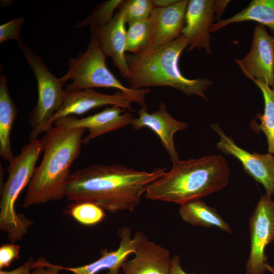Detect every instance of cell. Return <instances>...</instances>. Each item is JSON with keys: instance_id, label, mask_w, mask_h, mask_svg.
Returning <instances> with one entry per match:
<instances>
[{"instance_id": "cell-1", "label": "cell", "mask_w": 274, "mask_h": 274, "mask_svg": "<svg viewBox=\"0 0 274 274\" xmlns=\"http://www.w3.org/2000/svg\"><path fill=\"white\" fill-rule=\"evenodd\" d=\"M166 170L159 167L147 172L119 164L90 165L71 174L65 197L74 203H94L111 213L132 212L147 187Z\"/></svg>"}, {"instance_id": "cell-2", "label": "cell", "mask_w": 274, "mask_h": 274, "mask_svg": "<svg viewBox=\"0 0 274 274\" xmlns=\"http://www.w3.org/2000/svg\"><path fill=\"white\" fill-rule=\"evenodd\" d=\"M85 131L55 126L46 132L41 140L43 159L28 185L23 208L65 197L71 167L80 154Z\"/></svg>"}, {"instance_id": "cell-3", "label": "cell", "mask_w": 274, "mask_h": 274, "mask_svg": "<svg viewBox=\"0 0 274 274\" xmlns=\"http://www.w3.org/2000/svg\"><path fill=\"white\" fill-rule=\"evenodd\" d=\"M229 175L227 163L221 155L178 160L173 162L168 172L147 187L145 194L149 199L181 205L223 189Z\"/></svg>"}, {"instance_id": "cell-4", "label": "cell", "mask_w": 274, "mask_h": 274, "mask_svg": "<svg viewBox=\"0 0 274 274\" xmlns=\"http://www.w3.org/2000/svg\"><path fill=\"white\" fill-rule=\"evenodd\" d=\"M189 46L183 35L163 45H151L141 52L126 55L128 69L126 81L134 89L168 86L188 95L207 99L204 93L212 84L210 79H190L181 72L180 56Z\"/></svg>"}, {"instance_id": "cell-5", "label": "cell", "mask_w": 274, "mask_h": 274, "mask_svg": "<svg viewBox=\"0 0 274 274\" xmlns=\"http://www.w3.org/2000/svg\"><path fill=\"white\" fill-rule=\"evenodd\" d=\"M42 151L41 140L29 141L7 168L8 178L1 188L0 229L7 233L10 243L22 239L33 224L24 214L16 212L15 203L21 192L29 184Z\"/></svg>"}, {"instance_id": "cell-6", "label": "cell", "mask_w": 274, "mask_h": 274, "mask_svg": "<svg viewBox=\"0 0 274 274\" xmlns=\"http://www.w3.org/2000/svg\"><path fill=\"white\" fill-rule=\"evenodd\" d=\"M106 58L97 41L91 36L86 50L68 60L67 71L61 77L65 82L72 81L65 91L95 87L114 88L133 97L142 108L147 109L146 96L150 89H134L125 86L108 68Z\"/></svg>"}, {"instance_id": "cell-7", "label": "cell", "mask_w": 274, "mask_h": 274, "mask_svg": "<svg viewBox=\"0 0 274 274\" xmlns=\"http://www.w3.org/2000/svg\"><path fill=\"white\" fill-rule=\"evenodd\" d=\"M18 45L37 84L38 101L29 115V122L32 127L29 135L31 141L38 139L41 133L53 127V118L64 99L65 91L63 87L66 82L50 72L44 59L33 49L22 42Z\"/></svg>"}, {"instance_id": "cell-8", "label": "cell", "mask_w": 274, "mask_h": 274, "mask_svg": "<svg viewBox=\"0 0 274 274\" xmlns=\"http://www.w3.org/2000/svg\"><path fill=\"white\" fill-rule=\"evenodd\" d=\"M250 251L246 274H264L268 264L264 254L266 246L274 239V201L270 196L262 195L249 221Z\"/></svg>"}, {"instance_id": "cell-9", "label": "cell", "mask_w": 274, "mask_h": 274, "mask_svg": "<svg viewBox=\"0 0 274 274\" xmlns=\"http://www.w3.org/2000/svg\"><path fill=\"white\" fill-rule=\"evenodd\" d=\"M230 1L189 0L185 23L181 35L188 40V51L204 49L211 55V29L214 22L223 13Z\"/></svg>"}, {"instance_id": "cell-10", "label": "cell", "mask_w": 274, "mask_h": 274, "mask_svg": "<svg viewBox=\"0 0 274 274\" xmlns=\"http://www.w3.org/2000/svg\"><path fill=\"white\" fill-rule=\"evenodd\" d=\"M234 61L248 78L262 81L274 89V37L264 26H255L249 52Z\"/></svg>"}, {"instance_id": "cell-11", "label": "cell", "mask_w": 274, "mask_h": 274, "mask_svg": "<svg viewBox=\"0 0 274 274\" xmlns=\"http://www.w3.org/2000/svg\"><path fill=\"white\" fill-rule=\"evenodd\" d=\"M212 129L220 136L216 144L218 149L225 154L231 155L243 164L245 172L264 187L266 194H274V156L266 154L251 153L238 147L222 130L218 124H212Z\"/></svg>"}, {"instance_id": "cell-12", "label": "cell", "mask_w": 274, "mask_h": 274, "mask_svg": "<svg viewBox=\"0 0 274 274\" xmlns=\"http://www.w3.org/2000/svg\"><path fill=\"white\" fill-rule=\"evenodd\" d=\"M133 115L118 106H112L102 111L83 118L68 116L56 120L54 124L66 129H88V134L83 139V144L110 131L131 125Z\"/></svg>"}, {"instance_id": "cell-13", "label": "cell", "mask_w": 274, "mask_h": 274, "mask_svg": "<svg viewBox=\"0 0 274 274\" xmlns=\"http://www.w3.org/2000/svg\"><path fill=\"white\" fill-rule=\"evenodd\" d=\"M132 102H136L133 97L118 90L112 94L98 92L93 89L65 91L63 102L54 116L52 123L62 117L81 115L108 105L118 106L133 112L130 105Z\"/></svg>"}, {"instance_id": "cell-14", "label": "cell", "mask_w": 274, "mask_h": 274, "mask_svg": "<svg viewBox=\"0 0 274 274\" xmlns=\"http://www.w3.org/2000/svg\"><path fill=\"white\" fill-rule=\"evenodd\" d=\"M120 238L118 248L114 251H101V256L95 261L80 266L67 267L59 265L61 269L71 271L73 274H96L103 270L108 269L107 274H119V270L128 256L134 253L138 246L147 238L142 231H137L133 237L131 230L124 226L117 231Z\"/></svg>"}, {"instance_id": "cell-15", "label": "cell", "mask_w": 274, "mask_h": 274, "mask_svg": "<svg viewBox=\"0 0 274 274\" xmlns=\"http://www.w3.org/2000/svg\"><path fill=\"white\" fill-rule=\"evenodd\" d=\"M126 22L123 11L118 9L113 18L106 25L90 27L91 36L99 44L102 52L111 58L115 66L126 79L128 69L125 52L126 40Z\"/></svg>"}, {"instance_id": "cell-16", "label": "cell", "mask_w": 274, "mask_h": 274, "mask_svg": "<svg viewBox=\"0 0 274 274\" xmlns=\"http://www.w3.org/2000/svg\"><path fill=\"white\" fill-rule=\"evenodd\" d=\"M139 117L133 118L131 125L134 129L139 130L148 127L159 138L173 162L179 160L175 149L174 135L178 131L188 128V124L175 119L167 111L166 104L161 102L159 108L149 113L147 109L141 108Z\"/></svg>"}, {"instance_id": "cell-17", "label": "cell", "mask_w": 274, "mask_h": 274, "mask_svg": "<svg viewBox=\"0 0 274 274\" xmlns=\"http://www.w3.org/2000/svg\"><path fill=\"white\" fill-rule=\"evenodd\" d=\"M188 1L178 0L168 7L154 8L148 18L151 26L152 45L167 44L181 35Z\"/></svg>"}, {"instance_id": "cell-18", "label": "cell", "mask_w": 274, "mask_h": 274, "mask_svg": "<svg viewBox=\"0 0 274 274\" xmlns=\"http://www.w3.org/2000/svg\"><path fill=\"white\" fill-rule=\"evenodd\" d=\"M134 257L126 260L121 269L124 274H169L172 258L169 251L147 238L141 243Z\"/></svg>"}, {"instance_id": "cell-19", "label": "cell", "mask_w": 274, "mask_h": 274, "mask_svg": "<svg viewBox=\"0 0 274 274\" xmlns=\"http://www.w3.org/2000/svg\"><path fill=\"white\" fill-rule=\"evenodd\" d=\"M17 115V109L8 87L7 77L0 76V155L10 162L14 158L11 148L10 135Z\"/></svg>"}, {"instance_id": "cell-20", "label": "cell", "mask_w": 274, "mask_h": 274, "mask_svg": "<svg viewBox=\"0 0 274 274\" xmlns=\"http://www.w3.org/2000/svg\"><path fill=\"white\" fill-rule=\"evenodd\" d=\"M253 21L269 28L274 37V0H253L248 6L232 17L213 24L214 32L233 23Z\"/></svg>"}, {"instance_id": "cell-21", "label": "cell", "mask_w": 274, "mask_h": 274, "mask_svg": "<svg viewBox=\"0 0 274 274\" xmlns=\"http://www.w3.org/2000/svg\"><path fill=\"white\" fill-rule=\"evenodd\" d=\"M179 214L185 222L196 226L215 227L231 233L232 230L217 210L197 199L180 205Z\"/></svg>"}, {"instance_id": "cell-22", "label": "cell", "mask_w": 274, "mask_h": 274, "mask_svg": "<svg viewBox=\"0 0 274 274\" xmlns=\"http://www.w3.org/2000/svg\"><path fill=\"white\" fill-rule=\"evenodd\" d=\"M249 79L261 90L264 101V113H258L256 115L260 123L253 120L251 127L255 131L263 132L267 139L268 153L274 156V89L262 81Z\"/></svg>"}, {"instance_id": "cell-23", "label": "cell", "mask_w": 274, "mask_h": 274, "mask_svg": "<svg viewBox=\"0 0 274 274\" xmlns=\"http://www.w3.org/2000/svg\"><path fill=\"white\" fill-rule=\"evenodd\" d=\"M128 25L126 51L136 54L152 45V30L149 19L134 21Z\"/></svg>"}, {"instance_id": "cell-24", "label": "cell", "mask_w": 274, "mask_h": 274, "mask_svg": "<svg viewBox=\"0 0 274 274\" xmlns=\"http://www.w3.org/2000/svg\"><path fill=\"white\" fill-rule=\"evenodd\" d=\"M123 0H107L99 3L83 21L74 27L81 28L89 26L98 27L107 24L114 17V12L118 10Z\"/></svg>"}, {"instance_id": "cell-25", "label": "cell", "mask_w": 274, "mask_h": 274, "mask_svg": "<svg viewBox=\"0 0 274 274\" xmlns=\"http://www.w3.org/2000/svg\"><path fill=\"white\" fill-rule=\"evenodd\" d=\"M68 214L77 222L86 226L95 225L105 217L102 208L87 202L73 203L71 205Z\"/></svg>"}, {"instance_id": "cell-26", "label": "cell", "mask_w": 274, "mask_h": 274, "mask_svg": "<svg viewBox=\"0 0 274 274\" xmlns=\"http://www.w3.org/2000/svg\"><path fill=\"white\" fill-rule=\"evenodd\" d=\"M154 8L152 0H127L123 1L119 9L123 11L125 22L128 24L148 19Z\"/></svg>"}, {"instance_id": "cell-27", "label": "cell", "mask_w": 274, "mask_h": 274, "mask_svg": "<svg viewBox=\"0 0 274 274\" xmlns=\"http://www.w3.org/2000/svg\"><path fill=\"white\" fill-rule=\"evenodd\" d=\"M24 18L19 17L0 25V43L8 40H15L18 43L21 41V29Z\"/></svg>"}, {"instance_id": "cell-28", "label": "cell", "mask_w": 274, "mask_h": 274, "mask_svg": "<svg viewBox=\"0 0 274 274\" xmlns=\"http://www.w3.org/2000/svg\"><path fill=\"white\" fill-rule=\"evenodd\" d=\"M20 246L14 243L4 244L0 247V269L9 267L13 261L20 258Z\"/></svg>"}, {"instance_id": "cell-29", "label": "cell", "mask_w": 274, "mask_h": 274, "mask_svg": "<svg viewBox=\"0 0 274 274\" xmlns=\"http://www.w3.org/2000/svg\"><path fill=\"white\" fill-rule=\"evenodd\" d=\"M32 269V274H60L59 271L62 270L59 265L52 264L42 257L33 262Z\"/></svg>"}, {"instance_id": "cell-30", "label": "cell", "mask_w": 274, "mask_h": 274, "mask_svg": "<svg viewBox=\"0 0 274 274\" xmlns=\"http://www.w3.org/2000/svg\"><path fill=\"white\" fill-rule=\"evenodd\" d=\"M35 260L32 257H29L20 266L10 271L0 270V274H32L30 270Z\"/></svg>"}, {"instance_id": "cell-31", "label": "cell", "mask_w": 274, "mask_h": 274, "mask_svg": "<svg viewBox=\"0 0 274 274\" xmlns=\"http://www.w3.org/2000/svg\"><path fill=\"white\" fill-rule=\"evenodd\" d=\"M169 274H189L187 273L181 266L180 258L179 255H175L172 257V264Z\"/></svg>"}, {"instance_id": "cell-32", "label": "cell", "mask_w": 274, "mask_h": 274, "mask_svg": "<svg viewBox=\"0 0 274 274\" xmlns=\"http://www.w3.org/2000/svg\"><path fill=\"white\" fill-rule=\"evenodd\" d=\"M178 0H152L155 8H163L168 7L175 3Z\"/></svg>"}, {"instance_id": "cell-33", "label": "cell", "mask_w": 274, "mask_h": 274, "mask_svg": "<svg viewBox=\"0 0 274 274\" xmlns=\"http://www.w3.org/2000/svg\"><path fill=\"white\" fill-rule=\"evenodd\" d=\"M270 270H269V271H270L271 272H272L274 274V270H273V268H271L270 269Z\"/></svg>"}]
</instances>
